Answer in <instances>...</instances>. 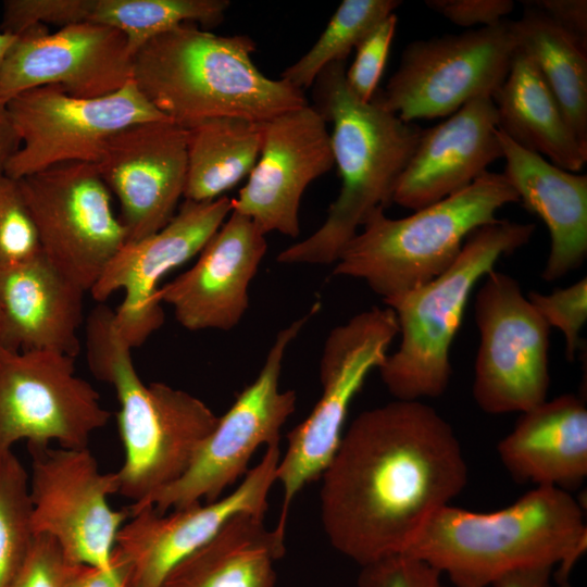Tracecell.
Listing matches in <instances>:
<instances>
[{
	"label": "cell",
	"instance_id": "obj_36",
	"mask_svg": "<svg viewBox=\"0 0 587 587\" xmlns=\"http://www.w3.org/2000/svg\"><path fill=\"white\" fill-rule=\"evenodd\" d=\"M398 17L383 20L355 48L357 54L345 77L351 92L362 102H370L384 72Z\"/></svg>",
	"mask_w": 587,
	"mask_h": 587
},
{
	"label": "cell",
	"instance_id": "obj_12",
	"mask_svg": "<svg viewBox=\"0 0 587 587\" xmlns=\"http://www.w3.org/2000/svg\"><path fill=\"white\" fill-rule=\"evenodd\" d=\"M484 278L474 302L473 397L486 413H522L547 400L550 326L514 277L492 270Z\"/></svg>",
	"mask_w": 587,
	"mask_h": 587
},
{
	"label": "cell",
	"instance_id": "obj_37",
	"mask_svg": "<svg viewBox=\"0 0 587 587\" xmlns=\"http://www.w3.org/2000/svg\"><path fill=\"white\" fill-rule=\"evenodd\" d=\"M359 587H445L442 574L421 559L392 553L360 566Z\"/></svg>",
	"mask_w": 587,
	"mask_h": 587
},
{
	"label": "cell",
	"instance_id": "obj_30",
	"mask_svg": "<svg viewBox=\"0 0 587 587\" xmlns=\"http://www.w3.org/2000/svg\"><path fill=\"white\" fill-rule=\"evenodd\" d=\"M227 0H95L88 22L121 32L132 55L148 41L183 23L215 26Z\"/></svg>",
	"mask_w": 587,
	"mask_h": 587
},
{
	"label": "cell",
	"instance_id": "obj_7",
	"mask_svg": "<svg viewBox=\"0 0 587 587\" xmlns=\"http://www.w3.org/2000/svg\"><path fill=\"white\" fill-rule=\"evenodd\" d=\"M520 202L502 173L486 172L466 188L402 218L375 210L345 246L333 273L361 279L384 299L420 287L444 273L466 237Z\"/></svg>",
	"mask_w": 587,
	"mask_h": 587
},
{
	"label": "cell",
	"instance_id": "obj_2",
	"mask_svg": "<svg viewBox=\"0 0 587 587\" xmlns=\"http://www.w3.org/2000/svg\"><path fill=\"white\" fill-rule=\"evenodd\" d=\"M586 538L577 500L566 490L535 486L492 512L439 509L401 553L428 563L455 587H492L510 573L554 566L563 583L586 550Z\"/></svg>",
	"mask_w": 587,
	"mask_h": 587
},
{
	"label": "cell",
	"instance_id": "obj_23",
	"mask_svg": "<svg viewBox=\"0 0 587 587\" xmlns=\"http://www.w3.org/2000/svg\"><path fill=\"white\" fill-rule=\"evenodd\" d=\"M86 292L41 252L0 267V345L75 358Z\"/></svg>",
	"mask_w": 587,
	"mask_h": 587
},
{
	"label": "cell",
	"instance_id": "obj_5",
	"mask_svg": "<svg viewBox=\"0 0 587 587\" xmlns=\"http://www.w3.org/2000/svg\"><path fill=\"white\" fill-rule=\"evenodd\" d=\"M113 317L104 304L87 317V362L92 375L115 391L125 454L115 472L118 495L139 505L185 473L218 416L185 390L161 382L145 384Z\"/></svg>",
	"mask_w": 587,
	"mask_h": 587
},
{
	"label": "cell",
	"instance_id": "obj_17",
	"mask_svg": "<svg viewBox=\"0 0 587 587\" xmlns=\"http://www.w3.org/2000/svg\"><path fill=\"white\" fill-rule=\"evenodd\" d=\"M233 209V198L185 200L172 220L142 239L125 242L90 289L98 302L116 290L124 292L113 310L114 325L133 349L140 347L164 323L159 284L164 275L199 254Z\"/></svg>",
	"mask_w": 587,
	"mask_h": 587
},
{
	"label": "cell",
	"instance_id": "obj_14",
	"mask_svg": "<svg viewBox=\"0 0 587 587\" xmlns=\"http://www.w3.org/2000/svg\"><path fill=\"white\" fill-rule=\"evenodd\" d=\"M7 107L21 146L4 174L16 180L62 163L96 164L108 140L120 130L168 120L133 82L98 98H77L58 85H47L21 92Z\"/></svg>",
	"mask_w": 587,
	"mask_h": 587
},
{
	"label": "cell",
	"instance_id": "obj_26",
	"mask_svg": "<svg viewBox=\"0 0 587 587\" xmlns=\"http://www.w3.org/2000/svg\"><path fill=\"white\" fill-rule=\"evenodd\" d=\"M285 534L268 529L262 514H236L182 560L163 587H274V565L286 551Z\"/></svg>",
	"mask_w": 587,
	"mask_h": 587
},
{
	"label": "cell",
	"instance_id": "obj_3",
	"mask_svg": "<svg viewBox=\"0 0 587 587\" xmlns=\"http://www.w3.org/2000/svg\"><path fill=\"white\" fill-rule=\"evenodd\" d=\"M254 41L183 23L133 57L132 82L159 112L189 128L215 117L257 122L308 103L304 91L265 76L254 64Z\"/></svg>",
	"mask_w": 587,
	"mask_h": 587
},
{
	"label": "cell",
	"instance_id": "obj_25",
	"mask_svg": "<svg viewBox=\"0 0 587 587\" xmlns=\"http://www.w3.org/2000/svg\"><path fill=\"white\" fill-rule=\"evenodd\" d=\"M498 454L519 483L569 491L587 477V408L572 394L522 412Z\"/></svg>",
	"mask_w": 587,
	"mask_h": 587
},
{
	"label": "cell",
	"instance_id": "obj_4",
	"mask_svg": "<svg viewBox=\"0 0 587 587\" xmlns=\"http://www.w3.org/2000/svg\"><path fill=\"white\" fill-rule=\"evenodd\" d=\"M346 68V61L330 63L313 83V107L333 124L341 188L320 228L278 253L283 264L335 263L367 217L392 203L422 132L373 100L360 101L347 85Z\"/></svg>",
	"mask_w": 587,
	"mask_h": 587
},
{
	"label": "cell",
	"instance_id": "obj_44",
	"mask_svg": "<svg viewBox=\"0 0 587 587\" xmlns=\"http://www.w3.org/2000/svg\"><path fill=\"white\" fill-rule=\"evenodd\" d=\"M16 36L0 32V74L5 57L14 43Z\"/></svg>",
	"mask_w": 587,
	"mask_h": 587
},
{
	"label": "cell",
	"instance_id": "obj_13",
	"mask_svg": "<svg viewBox=\"0 0 587 587\" xmlns=\"http://www.w3.org/2000/svg\"><path fill=\"white\" fill-rule=\"evenodd\" d=\"M110 417L97 390L76 374L74 358L0 345V457L20 440L27 448L51 441L87 448Z\"/></svg>",
	"mask_w": 587,
	"mask_h": 587
},
{
	"label": "cell",
	"instance_id": "obj_16",
	"mask_svg": "<svg viewBox=\"0 0 587 587\" xmlns=\"http://www.w3.org/2000/svg\"><path fill=\"white\" fill-rule=\"evenodd\" d=\"M279 445L268 446L260 462L249 470L229 494L204 503L166 513L152 505L129 511L110 555V567L124 587H163L170 572L210 540L236 514L265 515L268 495L276 483Z\"/></svg>",
	"mask_w": 587,
	"mask_h": 587
},
{
	"label": "cell",
	"instance_id": "obj_27",
	"mask_svg": "<svg viewBox=\"0 0 587 587\" xmlns=\"http://www.w3.org/2000/svg\"><path fill=\"white\" fill-rule=\"evenodd\" d=\"M492 100L498 129L515 143L546 155L565 171L575 173L584 167L587 148L528 55L516 50L508 76Z\"/></svg>",
	"mask_w": 587,
	"mask_h": 587
},
{
	"label": "cell",
	"instance_id": "obj_45",
	"mask_svg": "<svg viewBox=\"0 0 587 587\" xmlns=\"http://www.w3.org/2000/svg\"><path fill=\"white\" fill-rule=\"evenodd\" d=\"M2 313H1V308H0V341H1V337H2Z\"/></svg>",
	"mask_w": 587,
	"mask_h": 587
},
{
	"label": "cell",
	"instance_id": "obj_42",
	"mask_svg": "<svg viewBox=\"0 0 587 587\" xmlns=\"http://www.w3.org/2000/svg\"><path fill=\"white\" fill-rule=\"evenodd\" d=\"M551 577L552 569H528L501 577L492 587H553Z\"/></svg>",
	"mask_w": 587,
	"mask_h": 587
},
{
	"label": "cell",
	"instance_id": "obj_15",
	"mask_svg": "<svg viewBox=\"0 0 587 587\" xmlns=\"http://www.w3.org/2000/svg\"><path fill=\"white\" fill-rule=\"evenodd\" d=\"M32 526L61 547L74 564L110 567L115 537L129 511L113 510L108 498L118 494L116 473H102L88 448H28Z\"/></svg>",
	"mask_w": 587,
	"mask_h": 587
},
{
	"label": "cell",
	"instance_id": "obj_9",
	"mask_svg": "<svg viewBox=\"0 0 587 587\" xmlns=\"http://www.w3.org/2000/svg\"><path fill=\"white\" fill-rule=\"evenodd\" d=\"M320 308L315 303L277 333L258 376L226 413L218 416L185 473L145 503L130 504L129 510L152 505L157 512L166 513L202 500L213 502L246 475L259 447L279 445L280 429L295 412L297 402L294 390H280L283 361L289 345Z\"/></svg>",
	"mask_w": 587,
	"mask_h": 587
},
{
	"label": "cell",
	"instance_id": "obj_21",
	"mask_svg": "<svg viewBox=\"0 0 587 587\" xmlns=\"http://www.w3.org/2000/svg\"><path fill=\"white\" fill-rule=\"evenodd\" d=\"M265 234L248 216L230 212L197 262L160 287L159 300L173 308L186 329L229 330L249 305V286L266 253Z\"/></svg>",
	"mask_w": 587,
	"mask_h": 587
},
{
	"label": "cell",
	"instance_id": "obj_8",
	"mask_svg": "<svg viewBox=\"0 0 587 587\" xmlns=\"http://www.w3.org/2000/svg\"><path fill=\"white\" fill-rule=\"evenodd\" d=\"M398 334L395 312L388 307H372L329 332L320 360L322 395L311 413L288 433L276 470V482L283 487L277 528L286 530L291 502L330 463L351 401L367 375L384 363Z\"/></svg>",
	"mask_w": 587,
	"mask_h": 587
},
{
	"label": "cell",
	"instance_id": "obj_1",
	"mask_svg": "<svg viewBox=\"0 0 587 587\" xmlns=\"http://www.w3.org/2000/svg\"><path fill=\"white\" fill-rule=\"evenodd\" d=\"M467 465L448 421L420 400L360 413L322 474L320 509L332 546L362 566L399 553L461 494Z\"/></svg>",
	"mask_w": 587,
	"mask_h": 587
},
{
	"label": "cell",
	"instance_id": "obj_43",
	"mask_svg": "<svg viewBox=\"0 0 587 587\" xmlns=\"http://www.w3.org/2000/svg\"><path fill=\"white\" fill-rule=\"evenodd\" d=\"M21 146L7 104L0 102V174Z\"/></svg>",
	"mask_w": 587,
	"mask_h": 587
},
{
	"label": "cell",
	"instance_id": "obj_41",
	"mask_svg": "<svg viewBox=\"0 0 587 587\" xmlns=\"http://www.w3.org/2000/svg\"><path fill=\"white\" fill-rule=\"evenodd\" d=\"M64 587H124L111 569L70 563Z\"/></svg>",
	"mask_w": 587,
	"mask_h": 587
},
{
	"label": "cell",
	"instance_id": "obj_38",
	"mask_svg": "<svg viewBox=\"0 0 587 587\" xmlns=\"http://www.w3.org/2000/svg\"><path fill=\"white\" fill-rule=\"evenodd\" d=\"M70 562L59 544L35 535L30 549L9 587H64Z\"/></svg>",
	"mask_w": 587,
	"mask_h": 587
},
{
	"label": "cell",
	"instance_id": "obj_31",
	"mask_svg": "<svg viewBox=\"0 0 587 587\" xmlns=\"http://www.w3.org/2000/svg\"><path fill=\"white\" fill-rule=\"evenodd\" d=\"M400 4L399 0H344L316 42L280 78L304 91L328 64L346 61L351 50Z\"/></svg>",
	"mask_w": 587,
	"mask_h": 587
},
{
	"label": "cell",
	"instance_id": "obj_19",
	"mask_svg": "<svg viewBox=\"0 0 587 587\" xmlns=\"http://www.w3.org/2000/svg\"><path fill=\"white\" fill-rule=\"evenodd\" d=\"M121 205L126 242L164 227L184 197L187 128L171 120L133 124L105 143L96 163Z\"/></svg>",
	"mask_w": 587,
	"mask_h": 587
},
{
	"label": "cell",
	"instance_id": "obj_10",
	"mask_svg": "<svg viewBox=\"0 0 587 587\" xmlns=\"http://www.w3.org/2000/svg\"><path fill=\"white\" fill-rule=\"evenodd\" d=\"M517 50L511 21L410 42L373 101L404 122L449 116L469 101L491 97Z\"/></svg>",
	"mask_w": 587,
	"mask_h": 587
},
{
	"label": "cell",
	"instance_id": "obj_32",
	"mask_svg": "<svg viewBox=\"0 0 587 587\" xmlns=\"http://www.w3.org/2000/svg\"><path fill=\"white\" fill-rule=\"evenodd\" d=\"M34 537L28 474L12 451L0 457V587H9Z\"/></svg>",
	"mask_w": 587,
	"mask_h": 587
},
{
	"label": "cell",
	"instance_id": "obj_24",
	"mask_svg": "<svg viewBox=\"0 0 587 587\" xmlns=\"http://www.w3.org/2000/svg\"><path fill=\"white\" fill-rule=\"evenodd\" d=\"M502 173L520 201L547 226L550 251L541 277L554 282L587 257V175L565 171L524 149L498 129Z\"/></svg>",
	"mask_w": 587,
	"mask_h": 587
},
{
	"label": "cell",
	"instance_id": "obj_20",
	"mask_svg": "<svg viewBox=\"0 0 587 587\" xmlns=\"http://www.w3.org/2000/svg\"><path fill=\"white\" fill-rule=\"evenodd\" d=\"M330 134L322 114L309 104L264 122L259 159L246 185L233 198V211L248 216L265 234L296 238L307 187L334 166Z\"/></svg>",
	"mask_w": 587,
	"mask_h": 587
},
{
	"label": "cell",
	"instance_id": "obj_34",
	"mask_svg": "<svg viewBox=\"0 0 587 587\" xmlns=\"http://www.w3.org/2000/svg\"><path fill=\"white\" fill-rule=\"evenodd\" d=\"M528 301L551 327L561 330L565 341V357L575 359L582 348L580 330L587 321V277L550 294L529 291Z\"/></svg>",
	"mask_w": 587,
	"mask_h": 587
},
{
	"label": "cell",
	"instance_id": "obj_39",
	"mask_svg": "<svg viewBox=\"0 0 587 587\" xmlns=\"http://www.w3.org/2000/svg\"><path fill=\"white\" fill-rule=\"evenodd\" d=\"M426 7L461 27L498 25L514 9L511 0H427Z\"/></svg>",
	"mask_w": 587,
	"mask_h": 587
},
{
	"label": "cell",
	"instance_id": "obj_18",
	"mask_svg": "<svg viewBox=\"0 0 587 587\" xmlns=\"http://www.w3.org/2000/svg\"><path fill=\"white\" fill-rule=\"evenodd\" d=\"M133 55L124 35L83 22L53 34L32 27L10 48L0 74V102L26 90L58 85L77 98L116 92L132 82Z\"/></svg>",
	"mask_w": 587,
	"mask_h": 587
},
{
	"label": "cell",
	"instance_id": "obj_46",
	"mask_svg": "<svg viewBox=\"0 0 587 587\" xmlns=\"http://www.w3.org/2000/svg\"><path fill=\"white\" fill-rule=\"evenodd\" d=\"M558 587H571L567 582L559 583Z\"/></svg>",
	"mask_w": 587,
	"mask_h": 587
},
{
	"label": "cell",
	"instance_id": "obj_28",
	"mask_svg": "<svg viewBox=\"0 0 587 587\" xmlns=\"http://www.w3.org/2000/svg\"><path fill=\"white\" fill-rule=\"evenodd\" d=\"M264 122L215 117L187 128L185 200L212 201L253 170L263 143Z\"/></svg>",
	"mask_w": 587,
	"mask_h": 587
},
{
	"label": "cell",
	"instance_id": "obj_22",
	"mask_svg": "<svg viewBox=\"0 0 587 587\" xmlns=\"http://www.w3.org/2000/svg\"><path fill=\"white\" fill-rule=\"evenodd\" d=\"M500 158L494 100L473 99L444 122L422 128L392 203L413 211L430 205L470 186Z\"/></svg>",
	"mask_w": 587,
	"mask_h": 587
},
{
	"label": "cell",
	"instance_id": "obj_33",
	"mask_svg": "<svg viewBox=\"0 0 587 587\" xmlns=\"http://www.w3.org/2000/svg\"><path fill=\"white\" fill-rule=\"evenodd\" d=\"M39 241L18 180L0 174V267L40 253Z\"/></svg>",
	"mask_w": 587,
	"mask_h": 587
},
{
	"label": "cell",
	"instance_id": "obj_35",
	"mask_svg": "<svg viewBox=\"0 0 587 587\" xmlns=\"http://www.w3.org/2000/svg\"><path fill=\"white\" fill-rule=\"evenodd\" d=\"M95 0H5L0 32L18 36L35 26L88 22Z\"/></svg>",
	"mask_w": 587,
	"mask_h": 587
},
{
	"label": "cell",
	"instance_id": "obj_40",
	"mask_svg": "<svg viewBox=\"0 0 587 587\" xmlns=\"http://www.w3.org/2000/svg\"><path fill=\"white\" fill-rule=\"evenodd\" d=\"M525 3H529V5L546 14L583 49L587 50L586 0H536Z\"/></svg>",
	"mask_w": 587,
	"mask_h": 587
},
{
	"label": "cell",
	"instance_id": "obj_6",
	"mask_svg": "<svg viewBox=\"0 0 587 587\" xmlns=\"http://www.w3.org/2000/svg\"><path fill=\"white\" fill-rule=\"evenodd\" d=\"M535 229L534 223L497 218L473 230L439 276L383 300L395 312L401 336L398 349L378 367L396 400L422 401L447 390L451 346L474 287L501 257L527 245Z\"/></svg>",
	"mask_w": 587,
	"mask_h": 587
},
{
	"label": "cell",
	"instance_id": "obj_29",
	"mask_svg": "<svg viewBox=\"0 0 587 587\" xmlns=\"http://www.w3.org/2000/svg\"><path fill=\"white\" fill-rule=\"evenodd\" d=\"M528 5L511 21L517 50L538 67L567 123L587 148V55L567 33L546 14Z\"/></svg>",
	"mask_w": 587,
	"mask_h": 587
},
{
	"label": "cell",
	"instance_id": "obj_11",
	"mask_svg": "<svg viewBox=\"0 0 587 587\" xmlns=\"http://www.w3.org/2000/svg\"><path fill=\"white\" fill-rule=\"evenodd\" d=\"M41 253L90 291L126 242L97 165L62 163L18 179Z\"/></svg>",
	"mask_w": 587,
	"mask_h": 587
}]
</instances>
